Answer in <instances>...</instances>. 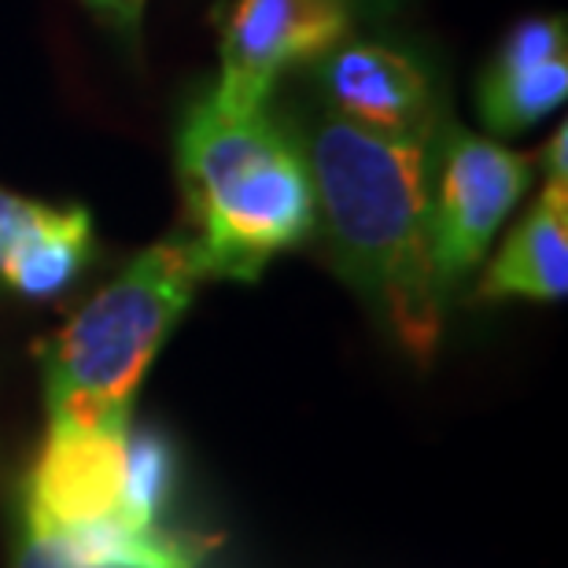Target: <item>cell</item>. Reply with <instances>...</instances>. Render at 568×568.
Masks as SVG:
<instances>
[{
    "label": "cell",
    "instance_id": "13",
    "mask_svg": "<svg viewBox=\"0 0 568 568\" xmlns=\"http://www.w3.org/2000/svg\"><path fill=\"white\" fill-rule=\"evenodd\" d=\"M111 38L122 41L126 49L141 44V27H144V4L148 0H78Z\"/></svg>",
    "mask_w": 568,
    "mask_h": 568
},
{
    "label": "cell",
    "instance_id": "8",
    "mask_svg": "<svg viewBox=\"0 0 568 568\" xmlns=\"http://www.w3.org/2000/svg\"><path fill=\"white\" fill-rule=\"evenodd\" d=\"M568 97V27L565 16L520 19L498 41L476 78V115L487 133L517 138L565 104Z\"/></svg>",
    "mask_w": 568,
    "mask_h": 568
},
{
    "label": "cell",
    "instance_id": "4",
    "mask_svg": "<svg viewBox=\"0 0 568 568\" xmlns=\"http://www.w3.org/2000/svg\"><path fill=\"white\" fill-rule=\"evenodd\" d=\"M536 174V159L465 130L454 115L432 141L428 163V270L443 306L484 266Z\"/></svg>",
    "mask_w": 568,
    "mask_h": 568
},
{
    "label": "cell",
    "instance_id": "12",
    "mask_svg": "<svg viewBox=\"0 0 568 568\" xmlns=\"http://www.w3.org/2000/svg\"><path fill=\"white\" fill-rule=\"evenodd\" d=\"M178 487V447L163 428H130L126 491L119 514L133 525H163Z\"/></svg>",
    "mask_w": 568,
    "mask_h": 568
},
{
    "label": "cell",
    "instance_id": "7",
    "mask_svg": "<svg viewBox=\"0 0 568 568\" xmlns=\"http://www.w3.org/2000/svg\"><path fill=\"white\" fill-rule=\"evenodd\" d=\"M130 432L44 428V443L19 484V525L41 536L89 525L122 509Z\"/></svg>",
    "mask_w": 568,
    "mask_h": 568
},
{
    "label": "cell",
    "instance_id": "14",
    "mask_svg": "<svg viewBox=\"0 0 568 568\" xmlns=\"http://www.w3.org/2000/svg\"><path fill=\"white\" fill-rule=\"evenodd\" d=\"M11 568H78L67 554L55 547L52 539L38 536L30 528H16V554H11Z\"/></svg>",
    "mask_w": 568,
    "mask_h": 568
},
{
    "label": "cell",
    "instance_id": "9",
    "mask_svg": "<svg viewBox=\"0 0 568 568\" xmlns=\"http://www.w3.org/2000/svg\"><path fill=\"white\" fill-rule=\"evenodd\" d=\"M97 255L93 214L82 203H41L0 189V284L22 300L71 292Z\"/></svg>",
    "mask_w": 568,
    "mask_h": 568
},
{
    "label": "cell",
    "instance_id": "2",
    "mask_svg": "<svg viewBox=\"0 0 568 568\" xmlns=\"http://www.w3.org/2000/svg\"><path fill=\"white\" fill-rule=\"evenodd\" d=\"M174 170L203 281L255 284L277 255L317 233L314 181L284 111H225L211 82L192 93L174 130Z\"/></svg>",
    "mask_w": 568,
    "mask_h": 568
},
{
    "label": "cell",
    "instance_id": "3",
    "mask_svg": "<svg viewBox=\"0 0 568 568\" xmlns=\"http://www.w3.org/2000/svg\"><path fill=\"white\" fill-rule=\"evenodd\" d=\"M200 270L185 236H166L67 317L41 347L49 428L130 432L138 392L196 300Z\"/></svg>",
    "mask_w": 568,
    "mask_h": 568
},
{
    "label": "cell",
    "instance_id": "6",
    "mask_svg": "<svg viewBox=\"0 0 568 568\" xmlns=\"http://www.w3.org/2000/svg\"><path fill=\"white\" fill-rule=\"evenodd\" d=\"M362 27V0H230L219 11L214 100L225 111L270 104L284 74L306 71Z\"/></svg>",
    "mask_w": 568,
    "mask_h": 568
},
{
    "label": "cell",
    "instance_id": "16",
    "mask_svg": "<svg viewBox=\"0 0 568 568\" xmlns=\"http://www.w3.org/2000/svg\"><path fill=\"white\" fill-rule=\"evenodd\" d=\"M410 0H362V27H384L392 22Z\"/></svg>",
    "mask_w": 568,
    "mask_h": 568
},
{
    "label": "cell",
    "instance_id": "1",
    "mask_svg": "<svg viewBox=\"0 0 568 568\" xmlns=\"http://www.w3.org/2000/svg\"><path fill=\"white\" fill-rule=\"evenodd\" d=\"M303 144L317 241L339 281L414 362H432L447 306L428 270L432 141L384 138L306 100L284 111Z\"/></svg>",
    "mask_w": 568,
    "mask_h": 568
},
{
    "label": "cell",
    "instance_id": "10",
    "mask_svg": "<svg viewBox=\"0 0 568 568\" xmlns=\"http://www.w3.org/2000/svg\"><path fill=\"white\" fill-rule=\"evenodd\" d=\"M568 292V185L547 181L491 263L484 266L480 303H561Z\"/></svg>",
    "mask_w": 568,
    "mask_h": 568
},
{
    "label": "cell",
    "instance_id": "5",
    "mask_svg": "<svg viewBox=\"0 0 568 568\" xmlns=\"http://www.w3.org/2000/svg\"><path fill=\"white\" fill-rule=\"evenodd\" d=\"M303 82L314 108L384 138L432 141L450 119L436 60L392 33H351L306 67Z\"/></svg>",
    "mask_w": 568,
    "mask_h": 568
},
{
    "label": "cell",
    "instance_id": "15",
    "mask_svg": "<svg viewBox=\"0 0 568 568\" xmlns=\"http://www.w3.org/2000/svg\"><path fill=\"white\" fill-rule=\"evenodd\" d=\"M539 166H542V178H547V181L568 185V126H565V122L554 130V138L539 152Z\"/></svg>",
    "mask_w": 568,
    "mask_h": 568
},
{
    "label": "cell",
    "instance_id": "11",
    "mask_svg": "<svg viewBox=\"0 0 568 568\" xmlns=\"http://www.w3.org/2000/svg\"><path fill=\"white\" fill-rule=\"evenodd\" d=\"M41 536V531H38ZM78 568H200L207 547L166 525H133L122 514L44 536Z\"/></svg>",
    "mask_w": 568,
    "mask_h": 568
}]
</instances>
